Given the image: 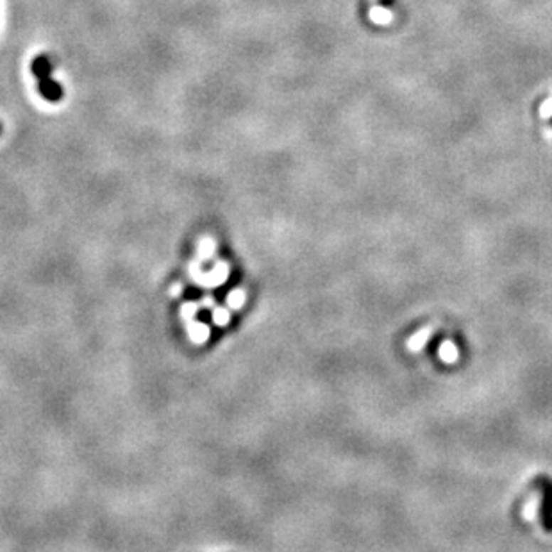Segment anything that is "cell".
Segmentation results:
<instances>
[{"label": "cell", "instance_id": "ba28073f", "mask_svg": "<svg viewBox=\"0 0 552 552\" xmlns=\"http://www.w3.org/2000/svg\"><path fill=\"white\" fill-rule=\"evenodd\" d=\"M213 249H215V245H213V242H209V240H204V242H202V245H201V254H202V256H204V258L211 256Z\"/></svg>", "mask_w": 552, "mask_h": 552}, {"label": "cell", "instance_id": "30bf717a", "mask_svg": "<svg viewBox=\"0 0 552 552\" xmlns=\"http://www.w3.org/2000/svg\"><path fill=\"white\" fill-rule=\"evenodd\" d=\"M0 132H2V124H0Z\"/></svg>", "mask_w": 552, "mask_h": 552}, {"label": "cell", "instance_id": "6da1fadb", "mask_svg": "<svg viewBox=\"0 0 552 552\" xmlns=\"http://www.w3.org/2000/svg\"><path fill=\"white\" fill-rule=\"evenodd\" d=\"M541 487V504H540V522L547 533H552V481L548 477L538 479Z\"/></svg>", "mask_w": 552, "mask_h": 552}, {"label": "cell", "instance_id": "3957f363", "mask_svg": "<svg viewBox=\"0 0 552 552\" xmlns=\"http://www.w3.org/2000/svg\"><path fill=\"white\" fill-rule=\"evenodd\" d=\"M31 70H33V75L36 79H43V77L52 75V63L47 55H38V58L33 59V65H31Z\"/></svg>", "mask_w": 552, "mask_h": 552}, {"label": "cell", "instance_id": "5b68a950", "mask_svg": "<svg viewBox=\"0 0 552 552\" xmlns=\"http://www.w3.org/2000/svg\"><path fill=\"white\" fill-rule=\"evenodd\" d=\"M206 334H208V331H206V327L201 326V324H195V326L191 327V336H193V340L204 341Z\"/></svg>", "mask_w": 552, "mask_h": 552}, {"label": "cell", "instance_id": "7a4b0ae2", "mask_svg": "<svg viewBox=\"0 0 552 552\" xmlns=\"http://www.w3.org/2000/svg\"><path fill=\"white\" fill-rule=\"evenodd\" d=\"M38 92H40V95L43 97L47 102H59V100L63 99V95H65L63 86L59 85L58 81H54L52 75L38 79Z\"/></svg>", "mask_w": 552, "mask_h": 552}, {"label": "cell", "instance_id": "8992f818", "mask_svg": "<svg viewBox=\"0 0 552 552\" xmlns=\"http://www.w3.org/2000/svg\"><path fill=\"white\" fill-rule=\"evenodd\" d=\"M540 113H541V117H543V118H552V97H551V99L545 100L543 104H541Z\"/></svg>", "mask_w": 552, "mask_h": 552}, {"label": "cell", "instance_id": "277c9868", "mask_svg": "<svg viewBox=\"0 0 552 552\" xmlns=\"http://www.w3.org/2000/svg\"><path fill=\"white\" fill-rule=\"evenodd\" d=\"M370 18H372L373 23L377 26H388L393 20V13L390 9H384L381 6H376V8L370 9Z\"/></svg>", "mask_w": 552, "mask_h": 552}, {"label": "cell", "instance_id": "52a82bcc", "mask_svg": "<svg viewBox=\"0 0 552 552\" xmlns=\"http://www.w3.org/2000/svg\"><path fill=\"white\" fill-rule=\"evenodd\" d=\"M229 304L233 307H238L243 304V293L242 292H234L233 295L229 297Z\"/></svg>", "mask_w": 552, "mask_h": 552}, {"label": "cell", "instance_id": "9c48e42d", "mask_svg": "<svg viewBox=\"0 0 552 552\" xmlns=\"http://www.w3.org/2000/svg\"><path fill=\"white\" fill-rule=\"evenodd\" d=\"M215 319H216V322H218V324H225L227 320H229V317H227L225 311L220 309V311H216V313H215Z\"/></svg>", "mask_w": 552, "mask_h": 552}]
</instances>
